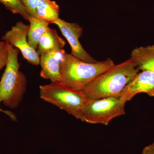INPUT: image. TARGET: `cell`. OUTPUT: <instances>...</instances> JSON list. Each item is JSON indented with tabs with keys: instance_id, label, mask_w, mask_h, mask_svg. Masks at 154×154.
<instances>
[{
	"instance_id": "cell-1",
	"label": "cell",
	"mask_w": 154,
	"mask_h": 154,
	"mask_svg": "<svg viewBox=\"0 0 154 154\" xmlns=\"http://www.w3.org/2000/svg\"><path fill=\"white\" fill-rule=\"evenodd\" d=\"M139 72L130 57L99 75L82 91L88 100L110 97L119 98L125 88Z\"/></svg>"
},
{
	"instance_id": "cell-2",
	"label": "cell",
	"mask_w": 154,
	"mask_h": 154,
	"mask_svg": "<svg viewBox=\"0 0 154 154\" xmlns=\"http://www.w3.org/2000/svg\"><path fill=\"white\" fill-rule=\"evenodd\" d=\"M115 65L109 57L104 61L88 63L65 53L61 62L59 82L75 91H82L96 77Z\"/></svg>"
},
{
	"instance_id": "cell-3",
	"label": "cell",
	"mask_w": 154,
	"mask_h": 154,
	"mask_svg": "<svg viewBox=\"0 0 154 154\" xmlns=\"http://www.w3.org/2000/svg\"><path fill=\"white\" fill-rule=\"evenodd\" d=\"M8 57L5 69L0 81V104L15 109L19 106L26 91L27 79L19 71V50L8 43Z\"/></svg>"
},
{
	"instance_id": "cell-4",
	"label": "cell",
	"mask_w": 154,
	"mask_h": 154,
	"mask_svg": "<svg viewBox=\"0 0 154 154\" xmlns=\"http://www.w3.org/2000/svg\"><path fill=\"white\" fill-rule=\"evenodd\" d=\"M40 98L66 111L77 119L88 99L82 91H77L60 82L39 86Z\"/></svg>"
},
{
	"instance_id": "cell-5",
	"label": "cell",
	"mask_w": 154,
	"mask_h": 154,
	"mask_svg": "<svg viewBox=\"0 0 154 154\" xmlns=\"http://www.w3.org/2000/svg\"><path fill=\"white\" fill-rule=\"evenodd\" d=\"M125 105L116 97L88 99L79 119L90 124L107 125L114 119L125 114Z\"/></svg>"
},
{
	"instance_id": "cell-6",
	"label": "cell",
	"mask_w": 154,
	"mask_h": 154,
	"mask_svg": "<svg viewBox=\"0 0 154 154\" xmlns=\"http://www.w3.org/2000/svg\"><path fill=\"white\" fill-rule=\"evenodd\" d=\"M29 25L22 22H17L2 37V41L17 48L29 63L34 66L40 64V56L29 45L28 40Z\"/></svg>"
},
{
	"instance_id": "cell-7",
	"label": "cell",
	"mask_w": 154,
	"mask_h": 154,
	"mask_svg": "<svg viewBox=\"0 0 154 154\" xmlns=\"http://www.w3.org/2000/svg\"><path fill=\"white\" fill-rule=\"evenodd\" d=\"M53 24L57 25L68 42L72 55L88 63H95L97 61L85 50L80 43L79 38L82 35L83 29L79 24L67 22L60 18Z\"/></svg>"
},
{
	"instance_id": "cell-8",
	"label": "cell",
	"mask_w": 154,
	"mask_h": 154,
	"mask_svg": "<svg viewBox=\"0 0 154 154\" xmlns=\"http://www.w3.org/2000/svg\"><path fill=\"white\" fill-rule=\"evenodd\" d=\"M144 93L154 97V73L141 71L135 76L122 92L119 99L123 104L131 101L136 95Z\"/></svg>"
},
{
	"instance_id": "cell-9",
	"label": "cell",
	"mask_w": 154,
	"mask_h": 154,
	"mask_svg": "<svg viewBox=\"0 0 154 154\" xmlns=\"http://www.w3.org/2000/svg\"><path fill=\"white\" fill-rule=\"evenodd\" d=\"M65 53L64 49L54 50L40 55V77L51 82H60V65Z\"/></svg>"
},
{
	"instance_id": "cell-10",
	"label": "cell",
	"mask_w": 154,
	"mask_h": 154,
	"mask_svg": "<svg viewBox=\"0 0 154 154\" xmlns=\"http://www.w3.org/2000/svg\"><path fill=\"white\" fill-rule=\"evenodd\" d=\"M130 57L139 70L154 73V45L135 48L131 51Z\"/></svg>"
},
{
	"instance_id": "cell-11",
	"label": "cell",
	"mask_w": 154,
	"mask_h": 154,
	"mask_svg": "<svg viewBox=\"0 0 154 154\" xmlns=\"http://www.w3.org/2000/svg\"><path fill=\"white\" fill-rule=\"evenodd\" d=\"M65 44V41L59 36L56 30L49 27L40 37L36 51L40 56L50 51L63 49Z\"/></svg>"
},
{
	"instance_id": "cell-12",
	"label": "cell",
	"mask_w": 154,
	"mask_h": 154,
	"mask_svg": "<svg viewBox=\"0 0 154 154\" xmlns=\"http://www.w3.org/2000/svg\"><path fill=\"white\" fill-rule=\"evenodd\" d=\"M30 25L28 30V40L29 45L36 50L38 42L42 34L49 28V22L37 17H30Z\"/></svg>"
},
{
	"instance_id": "cell-13",
	"label": "cell",
	"mask_w": 154,
	"mask_h": 154,
	"mask_svg": "<svg viewBox=\"0 0 154 154\" xmlns=\"http://www.w3.org/2000/svg\"><path fill=\"white\" fill-rule=\"evenodd\" d=\"M36 13L38 18L53 24L59 19V6L55 1L38 0Z\"/></svg>"
},
{
	"instance_id": "cell-14",
	"label": "cell",
	"mask_w": 154,
	"mask_h": 154,
	"mask_svg": "<svg viewBox=\"0 0 154 154\" xmlns=\"http://www.w3.org/2000/svg\"><path fill=\"white\" fill-rule=\"evenodd\" d=\"M6 9L14 14H18L26 21H29L31 15L22 4L21 0H0Z\"/></svg>"
},
{
	"instance_id": "cell-15",
	"label": "cell",
	"mask_w": 154,
	"mask_h": 154,
	"mask_svg": "<svg viewBox=\"0 0 154 154\" xmlns=\"http://www.w3.org/2000/svg\"><path fill=\"white\" fill-rule=\"evenodd\" d=\"M28 13L32 17L37 18L36 8L38 0H21Z\"/></svg>"
},
{
	"instance_id": "cell-16",
	"label": "cell",
	"mask_w": 154,
	"mask_h": 154,
	"mask_svg": "<svg viewBox=\"0 0 154 154\" xmlns=\"http://www.w3.org/2000/svg\"><path fill=\"white\" fill-rule=\"evenodd\" d=\"M5 43V45L0 49V70L6 66L8 63V45Z\"/></svg>"
},
{
	"instance_id": "cell-17",
	"label": "cell",
	"mask_w": 154,
	"mask_h": 154,
	"mask_svg": "<svg viewBox=\"0 0 154 154\" xmlns=\"http://www.w3.org/2000/svg\"><path fill=\"white\" fill-rule=\"evenodd\" d=\"M140 154H154V141L151 144L145 147Z\"/></svg>"
},
{
	"instance_id": "cell-18",
	"label": "cell",
	"mask_w": 154,
	"mask_h": 154,
	"mask_svg": "<svg viewBox=\"0 0 154 154\" xmlns=\"http://www.w3.org/2000/svg\"><path fill=\"white\" fill-rule=\"evenodd\" d=\"M0 111L3 112V113H5L11 119V120H13V121H17V116L14 113H12L11 111H8V110H4L2 109H0Z\"/></svg>"
},
{
	"instance_id": "cell-19",
	"label": "cell",
	"mask_w": 154,
	"mask_h": 154,
	"mask_svg": "<svg viewBox=\"0 0 154 154\" xmlns=\"http://www.w3.org/2000/svg\"><path fill=\"white\" fill-rule=\"evenodd\" d=\"M5 42L3 41H0V49H1L2 48L3 46H5Z\"/></svg>"
}]
</instances>
